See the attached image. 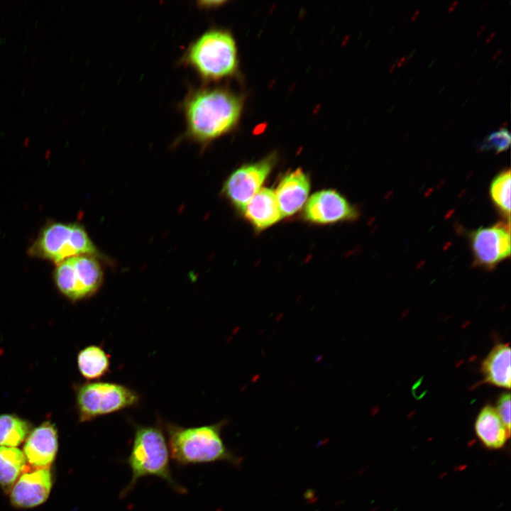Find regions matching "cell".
Here are the masks:
<instances>
[{
	"mask_svg": "<svg viewBox=\"0 0 511 511\" xmlns=\"http://www.w3.org/2000/svg\"><path fill=\"white\" fill-rule=\"evenodd\" d=\"M50 468L24 471L11 489V504L18 508H31L43 503L52 488Z\"/></svg>",
	"mask_w": 511,
	"mask_h": 511,
	"instance_id": "cell-11",
	"label": "cell"
},
{
	"mask_svg": "<svg viewBox=\"0 0 511 511\" xmlns=\"http://www.w3.org/2000/svg\"><path fill=\"white\" fill-rule=\"evenodd\" d=\"M275 161L274 155H270L258 162L240 167L227 178L223 192L238 210L243 211L250 199L260 189Z\"/></svg>",
	"mask_w": 511,
	"mask_h": 511,
	"instance_id": "cell-8",
	"label": "cell"
},
{
	"mask_svg": "<svg viewBox=\"0 0 511 511\" xmlns=\"http://www.w3.org/2000/svg\"><path fill=\"white\" fill-rule=\"evenodd\" d=\"M224 422L185 427L166 422L165 428L167 436L170 455L178 466L226 462L239 466L241 458L225 445L221 430Z\"/></svg>",
	"mask_w": 511,
	"mask_h": 511,
	"instance_id": "cell-2",
	"label": "cell"
},
{
	"mask_svg": "<svg viewBox=\"0 0 511 511\" xmlns=\"http://www.w3.org/2000/svg\"><path fill=\"white\" fill-rule=\"evenodd\" d=\"M140 395L116 383L88 382L78 388L76 405L80 422H88L136 406Z\"/></svg>",
	"mask_w": 511,
	"mask_h": 511,
	"instance_id": "cell-6",
	"label": "cell"
},
{
	"mask_svg": "<svg viewBox=\"0 0 511 511\" xmlns=\"http://www.w3.org/2000/svg\"><path fill=\"white\" fill-rule=\"evenodd\" d=\"M26 460L16 447H0V485L7 493L25 471Z\"/></svg>",
	"mask_w": 511,
	"mask_h": 511,
	"instance_id": "cell-18",
	"label": "cell"
},
{
	"mask_svg": "<svg viewBox=\"0 0 511 511\" xmlns=\"http://www.w3.org/2000/svg\"><path fill=\"white\" fill-rule=\"evenodd\" d=\"M53 280L62 295L77 302L97 292L102 284L103 272L95 256L80 255L57 264Z\"/></svg>",
	"mask_w": 511,
	"mask_h": 511,
	"instance_id": "cell-7",
	"label": "cell"
},
{
	"mask_svg": "<svg viewBox=\"0 0 511 511\" xmlns=\"http://www.w3.org/2000/svg\"><path fill=\"white\" fill-rule=\"evenodd\" d=\"M510 171L500 172L493 180L490 193L493 201L510 221Z\"/></svg>",
	"mask_w": 511,
	"mask_h": 511,
	"instance_id": "cell-20",
	"label": "cell"
},
{
	"mask_svg": "<svg viewBox=\"0 0 511 511\" xmlns=\"http://www.w3.org/2000/svg\"><path fill=\"white\" fill-rule=\"evenodd\" d=\"M246 219L257 229L263 230L282 217L273 190L261 188L243 209Z\"/></svg>",
	"mask_w": 511,
	"mask_h": 511,
	"instance_id": "cell-14",
	"label": "cell"
},
{
	"mask_svg": "<svg viewBox=\"0 0 511 511\" xmlns=\"http://www.w3.org/2000/svg\"><path fill=\"white\" fill-rule=\"evenodd\" d=\"M180 63L192 70L204 82L229 77L237 67L235 40L226 30L210 28L189 44Z\"/></svg>",
	"mask_w": 511,
	"mask_h": 511,
	"instance_id": "cell-4",
	"label": "cell"
},
{
	"mask_svg": "<svg viewBox=\"0 0 511 511\" xmlns=\"http://www.w3.org/2000/svg\"><path fill=\"white\" fill-rule=\"evenodd\" d=\"M510 141L508 130L502 128L487 136L480 143L479 148L482 150H494L495 153H500L509 148Z\"/></svg>",
	"mask_w": 511,
	"mask_h": 511,
	"instance_id": "cell-21",
	"label": "cell"
},
{
	"mask_svg": "<svg viewBox=\"0 0 511 511\" xmlns=\"http://www.w3.org/2000/svg\"><path fill=\"white\" fill-rule=\"evenodd\" d=\"M57 432L50 422H44L30 432L23 445L26 461L34 468H50L57 451Z\"/></svg>",
	"mask_w": 511,
	"mask_h": 511,
	"instance_id": "cell-12",
	"label": "cell"
},
{
	"mask_svg": "<svg viewBox=\"0 0 511 511\" xmlns=\"http://www.w3.org/2000/svg\"><path fill=\"white\" fill-rule=\"evenodd\" d=\"M29 422L16 414H0V447H16L31 432Z\"/></svg>",
	"mask_w": 511,
	"mask_h": 511,
	"instance_id": "cell-19",
	"label": "cell"
},
{
	"mask_svg": "<svg viewBox=\"0 0 511 511\" xmlns=\"http://www.w3.org/2000/svg\"><path fill=\"white\" fill-rule=\"evenodd\" d=\"M134 435L130 454L125 459L131 471L128 485L120 493L125 498L136 487L140 479L155 476L176 493L185 494L186 488L181 485L172 473L167 441L160 425L134 424Z\"/></svg>",
	"mask_w": 511,
	"mask_h": 511,
	"instance_id": "cell-3",
	"label": "cell"
},
{
	"mask_svg": "<svg viewBox=\"0 0 511 511\" xmlns=\"http://www.w3.org/2000/svg\"><path fill=\"white\" fill-rule=\"evenodd\" d=\"M357 216L356 209L334 189L315 192L307 202L304 211L306 220L319 224L353 220Z\"/></svg>",
	"mask_w": 511,
	"mask_h": 511,
	"instance_id": "cell-10",
	"label": "cell"
},
{
	"mask_svg": "<svg viewBox=\"0 0 511 511\" xmlns=\"http://www.w3.org/2000/svg\"><path fill=\"white\" fill-rule=\"evenodd\" d=\"M495 410L507 431L510 434V395L509 392L502 393L499 397Z\"/></svg>",
	"mask_w": 511,
	"mask_h": 511,
	"instance_id": "cell-22",
	"label": "cell"
},
{
	"mask_svg": "<svg viewBox=\"0 0 511 511\" xmlns=\"http://www.w3.org/2000/svg\"><path fill=\"white\" fill-rule=\"evenodd\" d=\"M309 189V179L301 169L286 174L274 192L282 216L297 213L307 201Z\"/></svg>",
	"mask_w": 511,
	"mask_h": 511,
	"instance_id": "cell-13",
	"label": "cell"
},
{
	"mask_svg": "<svg viewBox=\"0 0 511 511\" xmlns=\"http://www.w3.org/2000/svg\"><path fill=\"white\" fill-rule=\"evenodd\" d=\"M483 382L493 385L510 388V348L508 344L496 345L482 363Z\"/></svg>",
	"mask_w": 511,
	"mask_h": 511,
	"instance_id": "cell-15",
	"label": "cell"
},
{
	"mask_svg": "<svg viewBox=\"0 0 511 511\" xmlns=\"http://www.w3.org/2000/svg\"><path fill=\"white\" fill-rule=\"evenodd\" d=\"M28 254L58 264L76 256H96L98 251L81 225L51 222L42 229L28 248Z\"/></svg>",
	"mask_w": 511,
	"mask_h": 511,
	"instance_id": "cell-5",
	"label": "cell"
},
{
	"mask_svg": "<svg viewBox=\"0 0 511 511\" xmlns=\"http://www.w3.org/2000/svg\"><path fill=\"white\" fill-rule=\"evenodd\" d=\"M180 109L185 125L182 138L204 146L234 128L242 100L224 88L189 87Z\"/></svg>",
	"mask_w": 511,
	"mask_h": 511,
	"instance_id": "cell-1",
	"label": "cell"
},
{
	"mask_svg": "<svg viewBox=\"0 0 511 511\" xmlns=\"http://www.w3.org/2000/svg\"><path fill=\"white\" fill-rule=\"evenodd\" d=\"M77 363L81 375L88 380L104 376L110 369L109 355L100 346L91 345L77 354Z\"/></svg>",
	"mask_w": 511,
	"mask_h": 511,
	"instance_id": "cell-17",
	"label": "cell"
},
{
	"mask_svg": "<svg viewBox=\"0 0 511 511\" xmlns=\"http://www.w3.org/2000/svg\"><path fill=\"white\" fill-rule=\"evenodd\" d=\"M475 432L483 444L491 449L503 447L510 436L495 408L490 405L479 412L475 422Z\"/></svg>",
	"mask_w": 511,
	"mask_h": 511,
	"instance_id": "cell-16",
	"label": "cell"
},
{
	"mask_svg": "<svg viewBox=\"0 0 511 511\" xmlns=\"http://www.w3.org/2000/svg\"><path fill=\"white\" fill-rule=\"evenodd\" d=\"M471 248L477 265L493 268L510 256V223L499 222L471 233Z\"/></svg>",
	"mask_w": 511,
	"mask_h": 511,
	"instance_id": "cell-9",
	"label": "cell"
}]
</instances>
